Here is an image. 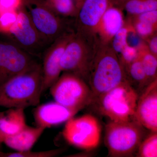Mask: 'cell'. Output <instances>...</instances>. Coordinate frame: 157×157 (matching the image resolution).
Masks as SVG:
<instances>
[{"mask_svg":"<svg viewBox=\"0 0 157 157\" xmlns=\"http://www.w3.org/2000/svg\"><path fill=\"white\" fill-rule=\"evenodd\" d=\"M2 143L0 142V151H2Z\"/></svg>","mask_w":157,"mask_h":157,"instance_id":"d6a6232c","label":"cell"},{"mask_svg":"<svg viewBox=\"0 0 157 157\" xmlns=\"http://www.w3.org/2000/svg\"><path fill=\"white\" fill-rule=\"evenodd\" d=\"M54 13L64 18H75L78 9L73 0H45Z\"/></svg>","mask_w":157,"mask_h":157,"instance_id":"ffe728a7","label":"cell"},{"mask_svg":"<svg viewBox=\"0 0 157 157\" xmlns=\"http://www.w3.org/2000/svg\"><path fill=\"white\" fill-rule=\"evenodd\" d=\"M128 1V0H108V2L109 6H115L123 10L124 5Z\"/></svg>","mask_w":157,"mask_h":157,"instance_id":"4dcf8cb0","label":"cell"},{"mask_svg":"<svg viewBox=\"0 0 157 157\" xmlns=\"http://www.w3.org/2000/svg\"><path fill=\"white\" fill-rule=\"evenodd\" d=\"M33 112L36 126L44 129L67 122L78 113L57 102H50L37 106Z\"/></svg>","mask_w":157,"mask_h":157,"instance_id":"5bb4252c","label":"cell"},{"mask_svg":"<svg viewBox=\"0 0 157 157\" xmlns=\"http://www.w3.org/2000/svg\"><path fill=\"white\" fill-rule=\"evenodd\" d=\"M128 18L132 23L137 36L143 41L157 33V25L143 21L131 20Z\"/></svg>","mask_w":157,"mask_h":157,"instance_id":"d4e9b609","label":"cell"},{"mask_svg":"<svg viewBox=\"0 0 157 157\" xmlns=\"http://www.w3.org/2000/svg\"><path fill=\"white\" fill-rule=\"evenodd\" d=\"M109 6L108 0H84L74 18L75 31L95 35L98 24Z\"/></svg>","mask_w":157,"mask_h":157,"instance_id":"4fadbf2b","label":"cell"},{"mask_svg":"<svg viewBox=\"0 0 157 157\" xmlns=\"http://www.w3.org/2000/svg\"><path fill=\"white\" fill-rule=\"evenodd\" d=\"M37 63L17 44L0 40V85Z\"/></svg>","mask_w":157,"mask_h":157,"instance_id":"9c48e42d","label":"cell"},{"mask_svg":"<svg viewBox=\"0 0 157 157\" xmlns=\"http://www.w3.org/2000/svg\"><path fill=\"white\" fill-rule=\"evenodd\" d=\"M124 71L128 82L139 96L150 83L138 56Z\"/></svg>","mask_w":157,"mask_h":157,"instance_id":"ac0fdd59","label":"cell"},{"mask_svg":"<svg viewBox=\"0 0 157 157\" xmlns=\"http://www.w3.org/2000/svg\"><path fill=\"white\" fill-rule=\"evenodd\" d=\"M42 87V64L37 62L0 85V106L25 109L38 106Z\"/></svg>","mask_w":157,"mask_h":157,"instance_id":"6da1fadb","label":"cell"},{"mask_svg":"<svg viewBox=\"0 0 157 157\" xmlns=\"http://www.w3.org/2000/svg\"><path fill=\"white\" fill-rule=\"evenodd\" d=\"M9 34L14 38L17 45L31 54L39 50L43 42H46L37 30L23 4L17 10V21Z\"/></svg>","mask_w":157,"mask_h":157,"instance_id":"8fae6325","label":"cell"},{"mask_svg":"<svg viewBox=\"0 0 157 157\" xmlns=\"http://www.w3.org/2000/svg\"><path fill=\"white\" fill-rule=\"evenodd\" d=\"M8 109L0 112V142L2 143L6 138L16 135L27 125L25 109Z\"/></svg>","mask_w":157,"mask_h":157,"instance_id":"2e32d148","label":"cell"},{"mask_svg":"<svg viewBox=\"0 0 157 157\" xmlns=\"http://www.w3.org/2000/svg\"><path fill=\"white\" fill-rule=\"evenodd\" d=\"M128 16L157 10V0H128L123 7Z\"/></svg>","mask_w":157,"mask_h":157,"instance_id":"7402d4cb","label":"cell"},{"mask_svg":"<svg viewBox=\"0 0 157 157\" xmlns=\"http://www.w3.org/2000/svg\"><path fill=\"white\" fill-rule=\"evenodd\" d=\"M75 30L69 31L59 37L45 51L42 64V94L57 81L62 72L60 60L68 42L72 39Z\"/></svg>","mask_w":157,"mask_h":157,"instance_id":"30bf717a","label":"cell"},{"mask_svg":"<svg viewBox=\"0 0 157 157\" xmlns=\"http://www.w3.org/2000/svg\"><path fill=\"white\" fill-rule=\"evenodd\" d=\"M138 56L140 59L149 82L157 79V57L149 51L146 43L143 40L136 46Z\"/></svg>","mask_w":157,"mask_h":157,"instance_id":"d6986e66","label":"cell"},{"mask_svg":"<svg viewBox=\"0 0 157 157\" xmlns=\"http://www.w3.org/2000/svg\"><path fill=\"white\" fill-rule=\"evenodd\" d=\"M125 18L122 9L109 6L98 24L95 35L99 42L110 44L117 33L124 24Z\"/></svg>","mask_w":157,"mask_h":157,"instance_id":"9a60e30c","label":"cell"},{"mask_svg":"<svg viewBox=\"0 0 157 157\" xmlns=\"http://www.w3.org/2000/svg\"><path fill=\"white\" fill-rule=\"evenodd\" d=\"M128 18L131 20L143 21L157 25V10L147 11L134 16H128Z\"/></svg>","mask_w":157,"mask_h":157,"instance_id":"83f0119b","label":"cell"},{"mask_svg":"<svg viewBox=\"0 0 157 157\" xmlns=\"http://www.w3.org/2000/svg\"><path fill=\"white\" fill-rule=\"evenodd\" d=\"M136 157H157V132H152L142 140L136 153Z\"/></svg>","mask_w":157,"mask_h":157,"instance_id":"603a6c76","label":"cell"},{"mask_svg":"<svg viewBox=\"0 0 157 157\" xmlns=\"http://www.w3.org/2000/svg\"><path fill=\"white\" fill-rule=\"evenodd\" d=\"M138 94L128 81L95 98L90 105L113 121H126L134 118Z\"/></svg>","mask_w":157,"mask_h":157,"instance_id":"277c9868","label":"cell"},{"mask_svg":"<svg viewBox=\"0 0 157 157\" xmlns=\"http://www.w3.org/2000/svg\"><path fill=\"white\" fill-rule=\"evenodd\" d=\"M64 149H56L46 151H32L30 150L14 152L0 151V157H53L63 152Z\"/></svg>","mask_w":157,"mask_h":157,"instance_id":"cb8c5ba5","label":"cell"},{"mask_svg":"<svg viewBox=\"0 0 157 157\" xmlns=\"http://www.w3.org/2000/svg\"><path fill=\"white\" fill-rule=\"evenodd\" d=\"M132 23L128 18H125L124 24L113 37L110 45L118 56L128 45H129V36L135 32Z\"/></svg>","mask_w":157,"mask_h":157,"instance_id":"44dd1931","label":"cell"},{"mask_svg":"<svg viewBox=\"0 0 157 157\" xmlns=\"http://www.w3.org/2000/svg\"><path fill=\"white\" fill-rule=\"evenodd\" d=\"M23 5L27 10L32 22L43 39L52 43L71 28L67 18L60 17L48 7L45 0H23Z\"/></svg>","mask_w":157,"mask_h":157,"instance_id":"52a82bcc","label":"cell"},{"mask_svg":"<svg viewBox=\"0 0 157 157\" xmlns=\"http://www.w3.org/2000/svg\"><path fill=\"white\" fill-rule=\"evenodd\" d=\"M99 43L96 35L75 31L61 59L62 72L72 73L86 82L88 70Z\"/></svg>","mask_w":157,"mask_h":157,"instance_id":"5b68a950","label":"cell"},{"mask_svg":"<svg viewBox=\"0 0 157 157\" xmlns=\"http://www.w3.org/2000/svg\"><path fill=\"white\" fill-rule=\"evenodd\" d=\"M143 41L146 43L149 51L157 57V33Z\"/></svg>","mask_w":157,"mask_h":157,"instance_id":"f546056e","label":"cell"},{"mask_svg":"<svg viewBox=\"0 0 157 157\" xmlns=\"http://www.w3.org/2000/svg\"><path fill=\"white\" fill-rule=\"evenodd\" d=\"M23 0H0V13L4 11H17Z\"/></svg>","mask_w":157,"mask_h":157,"instance_id":"f1b7e54d","label":"cell"},{"mask_svg":"<svg viewBox=\"0 0 157 157\" xmlns=\"http://www.w3.org/2000/svg\"><path fill=\"white\" fill-rule=\"evenodd\" d=\"M119 59L124 70L138 56L137 47L128 45L118 56Z\"/></svg>","mask_w":157,"mask_h":157,"instance_id":"4316f807","label":"cell"},{"mask_svg":"<svg viewBox=\"0 0 157 157\" xmlns=\"http://www.w3.org/2000/svg\"><path fill=\"white\" fill-rule=\"evenodd\" d=\"M45 129L26 126L16 135L6 138L3 143L17 151L31 150Z\"/></svg>","mask_w":157,"mask_h":157,"instance_id":"e0dca14e","label":"cell"},{"mask_svg":"<svg viewBox=\"0 0 157 157\" xmlns=\"http://www.w3.org/2000/svg\"><path fill=\"white\" fill-rule=\"evenodd\" d=\"M145 135L144 127L135 118L126 121H111L106 125L104 137L108 156H134Z\"/></svg>","mask_w":157,"mask_h":157,"instance_id":"3957f363","label":"cell"},{"mask_svg":"<svg viewBox=\"0 0 157 157\" xmlns=\"http://www.w3.org/2000/svg\"><path fill=\"white\" fill-rule=\"evenodd\" d=\"M73 1H74V2L76 4V7L78 9L84 0H73Z\"/></svg>","mask_w":157,"mask_h":157,"instance_id":"1f68e13d","label":"cell"},{"mask_svg":"<svg viewBox=\"0 0 157 157\" xmlns=\"http://www.w3.org/2000/svg\"><path fill=\"white\" fill-rule=\"evenodd\" d=\"M134 118L145 128L157 132V79L138 97Z\"/></svg>","mask_w":157,"mask_h":157,"instance_id":"7c38bea8","label":"cell"},{"mask_svg":"<svg viewBox=\"0 0 157 157\" xmlns=\"http://www.w3.org/2000/svg\"><path fill=\"white\" fill-rule=\"evenodd\" d=\"M17 18V10L4 11L0 13V33L9 34Z\"/></svg>","mask_w":157,"mask_h":157,"instance_id":"484cf974","label":"cell"},{"mask_svg":"<svg viewBox=\"0 0 157 157\" xmlns=\"http://www.w3.org/2000/svg\"><path fill=\"white\" fill-rule=\"evenodd\" d=\"M127 81L124 68L110 44L99 42L86 79L94 99Z\"/></svg>","mask_w":157,"mask_h":157,"instance_id":"7a4b0ae2","label":"cell"},{"mask_svg":"<svg viewBox=\"0 0 157 157\" xmlns=\"http://www.w3.org/2000/svg\"><path fill=\"white\" fill-rule=\"evenodd\" d=\"M101 135L99 121L90 114L70 119L63 131L64 138L69 144L85 150L97 147L100 143Z\"/></svg>","mask_w":157,"mask_h":157,"instance_id":"ba28073f","label":"cell"},{"mask_svg":"<svg viewBox=\"0 0 157 157\" xmlns=\"http://www.w3.org/2000/svg\"><path fill=\"white\" fill-rule=\"evenodd\" d=\"M49 89L56 102L78 112L90 105L94 100L84 79L71 73H63Z\"/></svg>","mask_w":157,"mask_h":157,"instance_id":"8992f818","label":"cell"}]
</instances>
